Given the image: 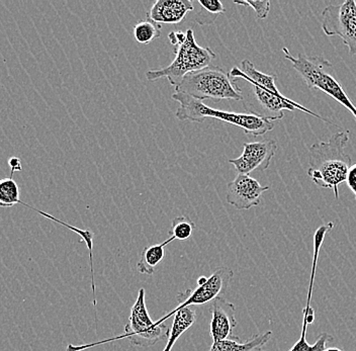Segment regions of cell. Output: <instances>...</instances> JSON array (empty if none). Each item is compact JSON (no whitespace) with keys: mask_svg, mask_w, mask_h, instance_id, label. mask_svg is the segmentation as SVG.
<instances>
[{"mask_svg":"<svg viewBox=\"0 0 356 351\" xmlns=\"http://www.w3.org/2000/svg\"><path fill=\"white\" fill-rule=\"evenodd\" d=\"M269 186H262L250 175L238 174L227 186V203L240 211L250 210L261 202L262 195Z\"/></svg>","mask_w":356,"mask_h":351,"instance_id":"obj_12","label":"cell"},{"mask_svg":"<svg viewBox=\"0 0 356 351\" xmlns=\"http://www.w3.org/2000/svg\"><path fill=\"white\" fill-rule=\"evenodd\" d=\"M168 40L171 45L177 47L175 60L167 67L148 71L146 79L150 82L167 79L171 85L177 88L186 74L209 67L216 59V53L211 48L197 45L193 28L186 33L171 32Z\"/></svg>","mask_w":356,"mask_h":351,"instance_id":"obj_3","label":"cell"},{"mask_svg":"<svg viewBox=\"0 0 356 351\" xmlns=\"http://www.w3.org/2000/svg\"><path fill=\"white\" fill-rule=\"evenodd\" d=\"M22 203L19 188L13 179V173L8 179H0V208H11Z\"/></svg>","mask_w":356,"mask_h":351,"instance_id":"obj_19","label":"cell"},{"mask_svg":"<svg viewBox=\"0 0 356 351\" xmlns=\"http://www.w3.org/2000/svg\"><path fill=\"white\" fill-rule=\"evenodd\" d=\"M211 313V336L213 342L221 340L232 339L234 328L237 326L236 320V308L234 304L218 297L211 302L210 306Z\"/></svg>","mask_w":356,"mask_h":351,"instance_id":"obj_13","label":"cell"},{"mask_svg":"<svg viewBox=\"0 0 356 351\" xmlns=\"http://www.w3.org/2000/svg\"><path fill=\"white\" fill-rule=\"evenodd\" d=\"M172 99L179 104L175 115L180 121L202 123L207 119H216L242 129L245 134L252 136H264L275 128V122L252 113H240L215 110L206 106L202 101L193 99L191 95L175 92Z\"/></svg>","mask_w":356,"mask_h":351,"instance_id":"obj_4","label":"cell"},{"mask_svg":"<svg viewBox=\"0 0 356 351\" xmlns=\"http://www.w3.org/2000/svg\"><path fill=\"white\" fill-rule=\"evenodd\" d=\"M273 332H267L255 334L246 342H238V337L232 339L221 340V341L213 342L209 351H258L270 340Z\"/></svg>","mask_w":356,"mask_h":351,"instance_id":"obj_16","label":"cell"},{"mask_svg":"<svg viewBox=\"0 0 356 351\" xmlns=\"http://www.w3.org/2000/svg\"><path fill=\"white\" fill-rule=\"evenodd\" d=\"M22 206H26V208L32 209L33 211H35V212L39 213L40 215H44L47 219L51 220V221L56 222V223L60 224V225L66 227L69 230L73 231V232L76 233L78 236L81 237V239L86 242V247H88L89 252V266H90V277H91V288H92V295H93V307H97V295H95V272H93V237H95V233L91 230H83V229L77 228V227L69 225V224L65 223V222L60 221L57 218L53 217L52 215L48 214V213H44L43 211L38 210V209L33 208V206H29L26 203L22 202Z\"/></svg>","mask_w":356,"mask_h":351,"instance_id":"obj_17","label":"cell"},{"mask_svg":"<svg viewBox=\"0 0 356 351\" xmlns=\"http://www.w3.org/2000/svg\"><path fill=\"white\" fill-rule=\"evenodd\" d=\"M334 227L333 222H329L326 225L319 227L316 230L314 234V254L313 262H312V272L310 279V286H309L308 299H307V305L302 311V333H300V339L298 340L297 343L293 346L289 351H323L326 350V344L329 341L333 340V336L327 334V333H322L319 335L315 344L310 345L307 342L306 335L307 329H308L309 324H312L315 320V311L311 307L312 295H313L314 281H315L316 272H317L318 259H319L320 250L323 242H324L325 236L327 233L330 232ZM264 351V350H258Z\"/></svg>","mask_w":356,"mask_h":351,"instance_id":"obj_9","label":"cell"},{"mask_svg":"<svg viewBox=\"0 0 356 351\" xmlns=\"http://www.w3.org/2000/svg\"><path fill=\"white\" fill-rule=\"evenodd\" d=\"M175 92L186 93L199 101L232 99L244 101L243 91L224 69L209 66L188 73L175 88Z\"/></svg>","mask_w":356,"mask_h":351,"instance_id":"obj_5","label":"cell"},{"mask_svg":"<svg viewBox=\"0 0 356 351\" xmlns=\"http://www.w3.org/2000/svg\"><path fill=\"white\" fill-rule=\"evenodd\" d=\"M277 150L275 140L243 144V153L236 159H229L238 174H247L255 170L264 171L270 165L271 159Z\"/></svg>","mask_w":356,"mask_h":351,"instance_id":"obj_11","label":"cell"},{"mask_svg":"<svg viewBox=\"0 0 356 351\" xmlns=\"http://www.w3.org/2000/svg\"><path fill=\"white\" fill-rule=\"evenodd\" d=\"M234 272L229 268H219L211 273L208 281L197 288H188L186 292L177 295V309L186 308L193 305H204L210 303L226 292L229 284L232 281Z\"/></svg>","mask_w":356,"mask_h":351,"instance_id":"obj_10","label":"cell"},{"mask_svg":"<svg viewBox=\"0 0 356 351\" xmlns=\"http://www.w3.org/2000/svg\"><path fill=\"white\" fill-rule=\"evenodd\" d=\"M199 4L204 10L217 17L221 13H226L224 6L219 0H199Z\"/></svg>","mask_w":356,"mask_h":351,"instance_id":"obj_23","label":"cell"},{"mask_svg":"<svg viewBox=\"0 0 356 351\" xmlns=\"http://www.w3.org/2000/svg\"><path fill=\"white\" fill-rule=\"evenodd\" d=\"M193 8V2L189 0H158L147 13V19L158 24H178Z\"/></svg>","mask_w":356,"mask_h":351,"instance_id":"obj_14","label":"cell"},{"mask_svg":"<svg viewBox=\"0 0 356 351\" xmlns=\"http://www.w3.org/2000/svg\"><path fill=\"white\" fill-rule=\"evenodd\" d=\"M282 52L310 90H321L326 93L353 113L356 120V106L345 92L341 84L334 77L331 62L323 57L307 56L302 53L293 57L286 47L282 48Z\"/></svg>","mask_w":356,"mask_h":351,"instance_id":"obj_6","label":"cell"},{"mask_svg":"<svg viewBox=\"0 0 356 351\" xmlns=\"http://www.w3.org/2000/svg\"><path fill=\"white\" fill-rule=\"evenodd\" d=\"M133 33L136 42L142 45H147L161 35V24H156L151 19H147L136 24Z\"/></svg>","mask_w":356,"mask_h":351,"instance_id":"obj_20","label":"cell"},{"mask_svg":"<svg viewBox=\"0 0 356 351\" xmlns=\"http://www.w3.org/2000/svg\"><path fill=\"white\" fill-rule=\"evenodd\" d=\"M230 75L233 79H243L252 86L248 101L245 102L244 106L245 110L248 111L249 113L277 122L284 117V111L300 110L326 122L320 115L282 95L277 90V74L260 72L249 60L241 62V68L234 67Z\"/></svg>","mask_w":356,"mask_h":351,"instance_id":"obj_1","label":"cell"},{"mask_svg":"<svg viewBox=\"0 0 356 351\" xmlns=\"http://www.w3.org/2000/svg\"><path fill=\"white\" fill-rule=\"evenodd\" d=\"M8 166H10L13 174H15V172H17V171L22 170L21 159L19 157H11L8 160Z\"/></svg>","mask_w":356,"mask_h":351,"instance_id":"obj_25","label":"cell"},{"mask_svg":"<svg viewBox=\"0 0 356 351\" xmlns=\"http://www.w3.org/2000/svg\"><path fill=\"white\" fill-rule=\"evenodd\" d=\"M349 132L335 133L328 142H319L308 149L309 168L307 173L316 186L333 190L339 199V186L346 181L351 157L345 153Z\"/></svg>","mask_w":356,"mask_h":351,"instance_id":"obj_2","label":"cell"},{"mask_svg":"<svg viewBox=\"0 0 356 351\" xmlns=\"http://www.w3.org/2000/svg\"><path fill=\"white\" fill-rule=\"evenodd\" d=\"M209 277H200L197 279V286H202V284H206L208 281Z\"/></svg>","mask_w":356,"mask_h":351,"instance_id":"obj_26","label":"cell"},{"mask_svg":"<svg viewBox=\"0 0 356 351\" xmlns=\"http://www.w3.org/2000/svg\"><path fill=\"white\" fill-rule=\"evenodd\" d=\"M347 186L350 188L351 192L355 193V201H356V163L351 165L349 168L348 174H347L346 179Z\"/></svg>","mask_w":356,"mask_h":351,"instance_id":"obj_24","label":"cell"},{"mask_svg":"<svg viewBox=\"0 0 356 351\" xmlns=\"http://www.w3.org/2000/svg\"><path fill=\"white\" fill-rule=\"evenodd\" d=\"M172 316H175L172 326H171L170 331H169L168 339H167V344L163 351L172 350L173 345L177 343L179 337L197 321L195 311L191 309V307H186V308H175V310L171 311L170 313L158 320L157 322L160 324L165 323L166 320Z\"/></svg>","mask_w":356,"mask_h":351,"instance_id":"obj_15","label":"cell"},{"mask_svg":"<svg viewBox=\"0 0 356 351\" xmlns=\"http://www.w3.org/2000/svg\"><path fill=\"white\" fill-rule=\"evenodd\" d=\"M323 351H344L343 350H341V348H326V350Z\"/></svg>","mask_w":356,"mask_h":351,"instance_id":"obj_27","label":"cell"},{"mask_svg":"<svg viewBox=\"0 0 356 351\" xmlns=\"http://www.w3.org/2000/svg\"><path fill=\"white\" fill-rule=\"evenodd\" d=\"M175 241L173 238L167 239L161 244L148 246L141 253V257L137 264L138 272L142 275H152L155 272L156 266L161 263L165 256L164 247L171 242Z\"/></svg>","mask_w":356,"mask_h":351,"instance_id":"obj_18","label":"cell"},{"mask_svg":"<svg viewBox=\"0 0 356 351\" xmlns=\"http://www.w3.org/2000/svg\"><path fill=\"white\" fill-rule=\"evenodd\" d=\"M195 229V224L186 215H179L172 220V225L169 234L171 238L184 241L193 236V231Z\"/></svg>","mask_w":356,"mask_h":351,"instance_id":"obj_21","label":"cell"},{"mask_svg":"<svg viewBox=\"0 0 356 351\" xmlns=\"http://www.w3.org/2000/svg\"><path fill=\"white\" fill-rule=\"evenodd\" d=\"M322 30L327 37H339L351 56L356 55V2L330 4L322 13Z\"/></svg>","mask_w":356,"mask_h":351,"instance_id":"obj_8","label":"cell"},{"mask_svg":"<svg viewBox=\"0 0 356 351\" xmlns=\"http://www.w3.org/2000/svg\"><path fill=\"white\" fill-rule=\"evenodd\" d=\"M145 295H146L145 288H140L136 303L132 307L128 324L124 326V334L115 337V338L104 340V341L95 342V343L86 344V345L76 346L69 344L67 346L66 351L86 350L93 348V346L99 345V344L124 338H128L130 343L134 346L151 348V346L155 345L157 342L165 339L168 336L170 328L164 323L160 324L157 321L154 322L151 319L148 309H147Z\"/></svg>","mask_w":356,"mask_h":351,"instance_id":"obj_7","label":"cell"},{"mask_svg":"<svg viewBox=\"0 0 356 351\" xmlns=\"http://www.w3.org/2000/svg\"><path fill=\"white\" fill-rule=\"evenodd\" d=\"M234 3L238 6H250L254 10L256 19H264L268 17V13L270 12V1L268 0H264V1H255V0H247V1H242V0H235Z\"/></svg>","mask_w":356,"mask_h":351,"instance_id":"obj_22","label":"cell"}]
</instances>
